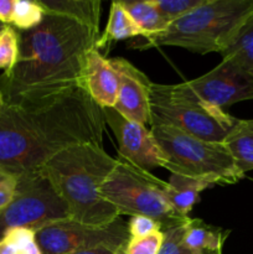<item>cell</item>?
I'll return each mask as SVG.
<instances>
[{
  "instance_id": "6da1fadb",
  "label": "cell",
  "mask_w": 253,
  "mask_h": 254,
  "mask_svg": "<svg viewBox=\"0 0 253 254\" xmlns=\"http://www.w3.org/2000/svg\"><path fill=\"white\" fill-rule=\"evenodd\" d=\"M104 129L103 109L84 86L21 94L0 109V171L20 176L69 146H103Z\"/></svg>"
},
{
  "instance_id": "7a4b0ae2",
  "label": "cell",
  "mask_w": 253,
  "mask_h": 254,
  "mask_svg": "<svg viewBox=\"0 0 253 254\" xmlns=\"http://www.w3.org/2000/svg\"><path fill=\"white\" fill-rule=\"evenodd\" d=\"M99 35L71 17L45 11L36 27L19 31L16 64L0 76L5 102L32 92L84 86L87 55L97 49Z\"/></svg>"
},
{
  "instance_id": "3957f363",
  "label": "cell",
  "mask_w": 253,
  "mask_h": 254,
  "mask_svg": "<svg viewBox=\"0 0 253 254\" xmlns=\"http://www.w3.org/2000/svg\"><path fill=\"white\" fill-rule=\"evenodd\" d=\"M117 161L103 146L79 144L52 156L42 170L68 206L71 220L101 227L121 217L99 193Z\"/></svg>"
},
{
  "instance_id": "277c9868",
  "label": "cell",
  "mask_w": 253,
  "mask_h": 254,
  "mask_svg": "<svg viewBox=\"0 0 253 254\" xmlns=\"http://www.w3.org/2000/svg\"><path fill=\"white\" fill-rule=\"evenodd\" d=\"M253 15V0H205L146 46H176L195 54L221 52Z\"/></svg>"
},
{
  "instance_id": "5b68a950",
  "label": "cell",
  "mask_w": 253,
  "mask_h": 254,
  "mask_svg": "<svg viewBox=\"0 0 253 254\" xmlns=\"http://www.w3.org/2000/svg\"><path fill=\"white\" fill-rule=\"evenodd\" d=\"M238 118L196 97L184 83H153L150 126H168L206 141L223 143Z\"/></svg>"
},
{
  "instance_id": "8992f818",
  "label": "cell",
  "mask_w": 253,
  "mask_h": 254,
  "mask_svg": "<svg viewBox=\"0 0 253 254\" xmlns=\"http://www.w3.org/2000/svg\"><path fill=\"white\" fill-rule=\"evenodd\" d=\"M168 159L166 170L215 185H232L246 178L223 143L198 139L168 126H151Z\"/></svg>"
},
{
  "instance_id": "52a82bcc",
  "label": "cell",
  "mask_w": 253,
  "mask_h": 254,
  "mask_svg": "<svg viewBox=\"0 0 253 254\" xmlns=\"http://www.w3.org/2000/svg\"><path fill=\"white\" fill-rule=\"evenodd\" d=\"M117 160L116 168L104 180L99 193L119 215L154 218L161 223V231L188 222L190 217L179 215L166 198V181L128 161Z\"/></svg>"
},
{
  "instance_id": "ba28073f",
  "label": "cell",
  "mask_w": 253,
  "mask_h": 254,
  "mask_svg": "<svg viewBox=\"0 0 253 254\" xmlns=\"http://www.w3.org/2000/svg\"><path fill=\"white\" fill-rule=\"evenodd\" d=\"M69 218L68 206L60 196L45 171L19 176L11 202L0 211V238L11 228L40 230L55 221Z\"/></svg>"
},
{
  "instance_id": "9c48e42d",
  "label": "cell",
  "mask_w": 253,
  "mask_h": 254,
  "mask_svg": "<svg viewBox=\"0 0 253 254\" xmlns=\"http://www.w3.org/2000/svg\"><path fill=\"white\" fill-rule=\"evenodd\" d=\"M129 238L128 223L121 217L101 227L66 218L36 231L37 245L42 254H69L103 245L126 246Z\"/></svg>"
},
{
  "instance_id": "30bf717a",
  "label": "cell",
  "mask_w": 253,
  "mask_h": 254,
  "mask_svg": "<svg viewBox=\"0 0 253 254\" xmlns=\"http://www.w3.org/2000/svg\"><path fill=\"white\" fill-rule=\"evenodd\" d=\"M103 116L118 141V159L145 171L154 168H168V159L154 138L151 129L124 118L114 108H104Z\"/></svg>"
},
{
  "instance_id": "8fae6325",
  "label": "cell",
  "mask_w": 253,
  "mask_h": 254,
  "mask_svg": "<svg viewBox=\"0 0 253 254\" xmlns=\"http://www.w3.org/2000/svg\"><path fill=\"white\" fill-rule=\"evenodd\" d=\"M184 84L203 102L223 111L238 102L253 101V77L228 60Z\"/></svg>"
},
{
  "instance_id": "7c38bea8",
  "label": "cell",
  "mask_w": 253,
  "mask_h": 254,
  "mask_svg": "<svg viewBox=\"0 0 253 254\" xmlns=\"http://www.w3.org/2000/svg\"><path fill=\"white\" fill-rule=\"evenodd\" d=\"M119 74V92L114 109L124 118L150 124V92L153 82L123 57L108 59Z\"/></svg>"
},
{
  "instance_id": "4fadbf2b",
  "label": "cell",
  "mask_w": 253,
  "mask_h": 254,
  "mask_svg": "<svg viewBox=\"0 0 253 254\" xmlns=\"http://www.w3.org/2000/svg\"><path fill=\"white\" fill-rule=\"evenodd\" d=\"M84 86L91 98L104 108H114L119 92V74L97 49L87 55Z\"/></svg>"
},
{
  "instance_id": "5bb4252c",
  "label": "cell",
  "mask_w": 253,
  "mask_h": 254,
  "mask_svg": "<svg viewBox=\"0 0 253 254\" xmlns=\"http://www.w3.org/2000/svg\"><path fill=\"white\" fill-rule=\"evenodd\" d=\"M228 235L230 231L207 225L197 218H190L184 230L183 242L195 252L213 253L222 251Z\"/></svg>"
},
{
  "instance_id": "9a60e30c",
  "label": "cell",
  "mask_w": 253,
  "mask_h": 254,
  "mask_svg": "<svg viewBox=\"0 0 253 254\" xmlns=\"http://www.w3.org/2000/svg\"><path fill=\"white\" fill-rule=\"evenodd\" d=\"M210 188L213 186L206 181L171 174L166 189V198L179 215L188 217L189 212L198 201L200 193Z\"/></svg>"
},
{
  "instance_id": "2e32d148",
  "label": "cell",
  "mask_w": 253,
  "mask_h": 254,
  "mask_svg": "<svg viewBox=\"0 0 253 254\" xmlns=\"http://www.w3.org/2000/svg\"><path fill=\"white\" fill-rule=\"evenodd\" d=\"M45 11L64 15L99 31V0H39Z\"/></svg>"
},
{
  "instance_id": "e0dca14e",
  "label": "cell",
  "mask_w": 253,
  "mask_h": 254,
  "mask_svg": "<svg viewBox=\"0 0 253 254\" xmlns=\"http://www.w3.org/2000/svg\"><path fill=\"white\" fill-rule=\"evenodd\" d=\"M223 144L245 175L253 171V119H238Z\"/></svg>"
},
{
  "instance_id": "ac0fdd59",
  "label": "cell",
  "mask_w": 253,
  "mask_h": 254,
  "mask_svg": "<svg viewBox=\"0 0 253 254\" xmlns=\"http://www.w3.org/2000/svg\"><path fill=\"white\" fill-rule=\"evenodd\" d=\"M124 9L128 11L133 21L138 25L145 40H150L163 34L170 26L168 21L154 5L153 0H135L122 1Z\"/></svg>"
},
{
  "instance_id": "d6986e66",
  "label": "cell",
  "mask_w": 253,
  "mask_h": 254,
  "mask_svg": "<svg viewBox=\"0 0 253 254\" xmlns=\"http://www.w3.org/2000/svg\"><path fill=\"white\" fill-rule=\"evenodd\" d=\"M135 36H143V32L124 9L122 1L112 2L108 22L104 31L99 35L97 50L104 47L111 41H122Z\"/></svg>"
},
{
  "instance_id": "ffe728a7",
  "label": "cell",
  "mask_w": 253,
  "mask_h": 254,
  "mask_svg": "<svg viewBox=\"0 0 253 254\" xmlns=\"http://www.w3.org/2000/svg\"><path fill=\"white\" fill-rule=\"evenodd\" d=\"M221 56L253 77V15L241 27L230 45L221 52Z\"/></svg>"
},
{
  "instance_id": "44dd1931",
  "label": "cell",
  "mask_w": 253,
  "mask_h": 254,
  "mask_svg": "<svg viewBox=\"0 0 253 254\" xmlns=\"http://www.w3.org/2000/svg\"><path fill=\"white\" fill-rule=\"evenodd\" d=\"M44 15L45 10L39 0H15L11 26L17 31H27L36 27L42 21Z\"/></svg>"
},
{
  "instance_id": "7402d4cb",
  "label": "cell",
  "mask_w": 253,
  "mask_h": 254,
  "mask_svg": "<svg viewBox=\"0 0 253 254\" xmlns=\"http://www.w3.org/2000/svg\"><path fill=\"white\" fill-rule=\"evenodd\" d=\"M19 56V31L11 25H5L0 31V69L10 72Z\"/></svg>"
},
{
  "instance_id": "603a6c76",
  "label": "cell",
  "mask_w": 253,
  "mask_h": 254,
  "mask_svg": "<svg viewBox=\"0 0 253 254\" xmlns=\"http://www.w3.org/2000/svg\"><path fill=\"white\" fill-rule=\"evenodd\" d=\"M203 1L205 0H153L154 5L170 25L200 6Z\"/></svg>"
},
{
  "instance_id": "cb8c5ba5",
  "label": "cell",
  "mask_w": 253,
  "mask_h": 254,
  "mask_svg": "<svg viewBox=\"0 0 253 254\" xmlns=\"http://www.w3.org/2000/svg\"><path fill=\"white\" fill-rule=\"evenodd\" d=\"M2 237L14 246L16 254H42L36 241V231L26 227L11 228Z\"/></svg>"
},
{
  "instance_id": "d4e9b609",
  "label": "cell",
  "mask_w": 253,
  "mask_h": 254,
  "mask_svg": "<svg viewBox=\"0 0 253 254\" xmlns=\"http://www.w3.org/2000/svg\"><path fill=\"white\" fill-rule=\"evenodd\" d=\"M188 222H185L184 225L175 226V227H171L163 231L165 238H164L163 247H161L160 253L159 254H222V251H218V252L213 253H200L186 247L183 242V235Z\"/></svg>"
},
{
  "instance_id": "484cf974",
  "label": "cell",
  "mask_w": 253,
  "mask_h": 254,
  "mask_svg": "<svg viewBox=\"0 0 253 254\" xmlns=\"http://www.w3.org/2000/svg\"><path fill=\"white\" fill-rule=\"evenodd\" d=\"M163 231L140 238H129L124 254H159L164 243Z\"/></svg>"
},
{
  "instance_id": "4316f807",
  "label": "cell",
  "mask_w": 253,
  "mask_h": 254,
  "mask_svg": "<svg viewBox=\"0 0 253 254\" xmlns=\"http://www.w3.org/2000/svg\"><path fill=\"white\" fill-rule=\"evenodd\" d=\"M130 238H140L163 230L161 223L146 216H133L128 222Z\"/></svg>"
},
{
  "instance_id": "83f0119b",
  "label": "cell",
  "mask_w": 253,
  "mask_h": 254,
  "mask_svg": "<svg viewBox=\"0 0 253 254\" xmlns=\"http://www.w3.org/2000/svg\"><path fill=\"white\" fill-rule=\"evenodd\" d=\"M19 176L0 171V211L4 210L16 192Z\"/></svg>"
},
{
  "instance_id": "f1b7e54d",
  "label": "cell",
  "mask_w": 253,
  "mask_h": 254,
  "mask_svg": "<svg viewBox=\"0 0 253 254\" xmlns=\"http://www.w3.org/2000/svg\"><path fill=\"white\" fill-rule=\"evenodd\" d=\"M126 246L103 245L97 246V247L93 248H88V250L77 251V252L69 254H124V252H126Z\"/></svg>"
},
{
  "instance_id": "f546056e",
  "label": "cell",
  "mask_w": 253,
  "mask_h": 254,
  "mask_svg": "<svg viewBox=\"0 0 253 254\" xmlns=\"http://www.w3.org/2000/svg\"><path fill=\"white\" fill-rule=\"evenodd\" d=\"M15 0H0V22L11 25Z\"/></svg>"
},
{
  "instance_id": "4dcf8cb0",
  "label": "cell",
  "mask_w": 253,
  "mask_h": 254,
  "mask_svg": "<svg viewBox=\"0 0 253 254\" xmlns=\"http://www.w3.org/2000/svg\"><path fill=\"white\" fill-rule=\"evenodd\" d=\"M0 254H16L14 246L7 238H0Z\"/></svg>"
},
{
  "instance_id": "1f68e13d",
  "label": "cell",
  "mask_w": 253,
  "mask_h": 254,
  "mask_svg": "<svg viewBox=\"0 0 253 254\" xmlns=\"http://www.w3.org/2000/svg\"><path fill=\"white\" fill-rule=\"evenodd\" d=\"M4 104H5V99H4V96H2L1 91H0V109H1L2 107H4Z\"/></svg>"
},
{
  "instance_id": "d6a6232c",
  "label": "cell",
  "mask_w": 253,
  "mask_h": 254,
  "mask_svg": "<svg viewBox=\"0 0 253 254\" xmlns=\"http://www.w3.org/2000/svg\"><path fill=\"white\" fill-rule=\"evenodd\" d=\"M4 26H5V24H2V22H0V31H1V30L4 29Z\"/></svg>"
}]
</instances>
